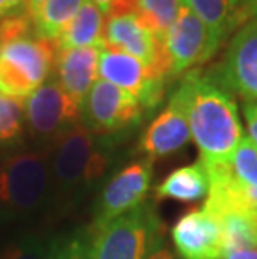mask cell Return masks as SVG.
I'll return each instance as SVG.
<instances>
[{"instance_id": "obj_1", "label": "cell", "mask_w": 257, "mask_h": 259, "mask_svg": "<svg viewBox=\"0 0 257 259\" xmlns=\"http://www.w3.org/2000/svg\"><path fill=\"white\" fill-rule=\"evenodd\" d=\"M174 99L189 122L202 162H226L244 139L237 102L226 87L194 69L184 75Z\"/></svg>"}, {"instance_id": "obj_2", "label": "cell", "mask_w": 257, "mask_h": 259, "mask_svg": "<svg viewBox=\"0 0 257 259\" xmlns=\"http://www.w3.org/2000/svg\"><path fill=\"white\" fill-rule=\"evenodd\" d=\"M122 137L99 136L77 125L50 146L54 191L65 202L79 201L106 178Z\"/></svg>"}, {"instance_id": "obj_3", "label": "cell", "mask_w": 257, "mask_h": 259, "mask_svg": "<svg viewBox=\"0 0 257 259\" xmlns=\"http://www.w3.org/2000/svg\"><path fill=\"white\" fill-rule=\"evenodd\" d=\"M50 152H14L0 159V219H29L52 204Z\"/></svg>"}, {"instance_id": "obj_4", "label": "cell", "mask_w": 257, "mask_h": 259, "mask_svg": "<svg viewBox=\"0 0 257 259\" xmlns=\"http://www.w3.org/2000/svg\"><path fill=\"white\" fill-rule=\"evenodd\" d=\"M57 46L35 34L0 44V94L25 101L50 79Z\"/></svg>"}, {"instance_id": "obj_5", "label": "cell", "mask_w": 257, "mask_h": 259, "mask_svg": "<svg viewBox=\"0 0 257 259\" xmlns=\"http://www.w3.org/2000/svg\"><path fill=\"white\" fill-rule=\"evenodd\" d=\"M161 231L156 207L145 201L102 228L90 229V259H145Z\"/></svg>"}, {"instance_id": "obj_6", "label": "cell", "mask_w": 257, "mask_h": 259, "mask_svg": "<svg viewBox=\"0 0 257 259\" xmlns=\"http://www.w3.org/2000/svg\"><path fill=\"white\" fill-rule=\"evenodd\" d=\"M80 124V106L57 79L50 77L25 99V129L37 144L52 146Z\"/></svg>"}, {"instance_id": "obj_7", "label": "cell", "mask_w": 257, "mask_h": 259, "mask_svg": "<svg viewBox=\"0 0 257 259\" xmlns=\"http://www.w3.org/2000/svg\"><path fill=\"white\" fill-rule=\"evenodd\" d=\"M144 109L129 92L99 79L80 106L82 125L99 136L124 137L137 127Z\"/></svg>"}, {"instance_id": "obj_8", "label": "cell", "mask_w": 257, "mask_h": 259, "mask_svg": "<svg viewBox=\"0 0 257 259\" xmlns=\"http://www.w3.org/2000/svg\"><path fill=\"white\" fill-rule=\"evenodd\" d=\"M221 42L217 40L189 7L179 10L177 19L164 35V51L169 62V75L187 74L214 57Z\"/></svg>"}, {"instance_id": "obj_9", "label": "cell", "mask_w": 257, "mask_h": 259, "mask_svg": "<svg viewBox=\"0 0 257 259\" xmlns=\"http://www.w3.org/2000/svg\"><path fill=\"white\" fill-rule=\"evenodd\" d=\"M99 77L119 87L139 101L142 109L154 111L166 96L167 77L159 75L144 62L114 47H102L99 57Z\"/></svg>"}, {"instance_id": "obj_10", "label": "cell", "mask_w": 257, "mask_h": 259, "mask_svg": "<svg viewBox=\"0 0 257 259\" xmlns=\"http://www.w3.org/2000/svg\"><path fill=\"white\" fill-rule=\"evenodd\" d=\"M154 178V161L142 157L122 167L107 181L97 197L94 223L90 229H99L122 214L130 212L145 202Z\"/></svg>"}, {"instance_id": "obj_11", "label": "cell", "mask_w": 257, "mask_h": 259, "mask_svg": "<svg viewBox=\"0 0 257 259\" xmlns=\"http://www.w3.org/2000/svg\"><path fill=\"white\" fill-rule=\"evenodd\" d=\"M209 74L245 102H257V19L239 27L222 60Z\"/></svg>"}, {"instance_id": "obj_12", "label": "cell", "mask_w": 257, "mask_h": 259, "mask_svg": "<svg viewBox=\"0 0 257 259\" xmlns=\"http://www.w3.org/2000/svg\"><path fill=\"white\" fill-rule=\"evenodd\" d=\"M106 46L139 59L159 75L171 79L169 62L164 51V38L154 34L137 14L106 17Z\"/></svg>"}, {"instance_id": "obj_13", "label": "cell", "mask_w": 257, "mask_h": 259, "mask_svg": "<svg viewBox=\"0 0 257 259\" xmlns=\"http://www.w3.org/2000/svg\"><path fill=\"white\" fill-rule=\"evenodd\" d=\"M171 239L180 259H221L224 256L221 223L204 207L185 212L172 226Z\"/></svg>"}, {"instance_id": "obj_14", "label": "cell", "mask_w": 257, "mask_h": 259, "mask_svg": "<svg viewBox=\"0 0 257 259\" xmlns=\"http://www.w3.org/2000/svg\"><path fill=\"white\" fill-rule=\"evenodd\" d=\"M192 139L189 122L179 104L169 99L166 109L157 115L139 139V151L152 161L179 152Z\"/></svg>"}, {"instance_id": "obj_15", "label": "cell", "mask_w": 257, "mask_h": 259, "mask_svg": "<svg viewBox=\"0 0 257 259\" xmlns=\"http://www.w3.org/2000/svg\"><path fill=\"white\" fill-rule=\"evenodd\" d=\"M99 47L65 49L57 52L56 79L79 106L99 80Z\"/></svg>"}, {"instance_id": "obj_16", "label": "cell", "mask_w": 257, "mask_h": 259, "mask_svg": "<svg viewBox=\"0 0 257 259\" xmlns=\"http://www.w3.org/2000/svg\"><path fill=\"white\" fill-rule=\"evenodd\" d=\"M209 174L205 164L195 161L189 166L172 170L161 184L156 187V199H174L179 202H197L209 194Z\"/></svg>"}, {"instance_id": "obj_17", "label": "cell", "mask_w": 257, "mask_h": 259, "mask_svg": "<svg viewBox=\"0 0 257 259\" xmlns=\"http://www.w3.org/2000/svg\"><path fill=\"white\" fill-rule=\"evenodd\" d=\"M106 15L90 0H85L64 34L56 40L57 51L82 47H106Z\"/></svg>"}, {"instance_id": "obj_18", "label": "cell", "mask_w": 257, "mask_h": 259, "mask_svg": "<svg viewBox=\"0 0 257 259\" xmlns=\"http://www.w3.org/2000/svg\"><path fill=\"white\" fill-rule=\"evenodd\" d=\"M204 22L219 42H224L236 30V14L239 0H180Z\"/></svg>"}, {"instance_id": "obj_19", "label": "cell", "mask_w": 257, "mask_h": 259, "mask_svg": "<svg viewBox=\"0 0 257 259\" xmlns=\"http://www.w3.org/2000/svg\"><path fill=\"white\" fill-rule=\"evenodd\" d=\"M84 2L85 0H45L32 19L35 35L56 42L74 20Z\"/></svg>"}, {"instance_id": "obj_20", "label": "cell", "mask_w": 257, "mask_h": 259, "mask_svg": "<svg viewBox=\"0 0 257 259\" xmlns=\"http://www.w3.org/2000/svg\"><path fill=\"white\" fill-rule=\"evenodd\" d=\"M222 229L224 254L234 249L257 247V214L231 211L217 216Z\"/></svg>"}, {"instance_id": "obj_21", "label": "cell", "mask_w": 257, "mask_h": 259, "mask_svg": "<svg viewBox=\"0 0 257 259\" xmlns=\"http://www.w3.org/2000/svg\"><path fill=\"white\" fill-rule=\"evenodd\" d=\"M180 7V0H137L135 14L154 34L164 38L169 27L177 19Z\"/></svg>"}, {"instance_id": "obj_22", "label": "cell", "mask_w": 257, "mask_h": 259, "mask_svg": "<svg viewBox=\"0 0 257 259\" xmlns=\"http://www.w3.org/2000/svg\"><path fill=\"white\" fill-rule=\"evenodd\" d=\"M25 131V101L0 94V147H12Z\"/></svg>"}, {"instance_id": "obj_23", "label": "cell", "mask_w": 257, "mask_h": 259, "mask_svg": "<svg viewBox=\"0 0 257 259\" xmlns=\"http://www.w3.org/2000/svg\"><path fill=\"white\" fill-rule=\"evenodd\" d=\"M54 236L22 234L10 241L0 252V259H50Z\"/></svg>"}, {"instance_id": "obj_24", "label": "cell", "mask_w": 257, "mask_h": 259, "mask_svg": "<svg viewBox=\"0 0 257 259\" xmlns=\"http://www.w3.org/2000/svg\"><path fill=\"white\" fill-rule=\"evenodd\" d=\"M227 170L239 183L257 189V147L247 136H244L227 161Z\"/></svg>"}, {"instance_id": "obj_25", "label": "cell", "mask_w": 257, "mask_h": 259, "mask_svg": "<svg viewBox=\"0 0 257 259\" xmlns=\"http://www.w3.org/2000/svg\"><path fill=\"white\" fill-rule=\"evenodd\" d=\"M50 259H90V229L54 236Z\"/></svg>"}, {"instance_id": "obj_26", "label": "cell", "mask_w": 257, "mask_h": 259, "mask_svg": "<svg viewBox=\"0 0 257 259\" xmlns=\"http://www.w3.org/2000/svg\"><path fill=\"white\" fill-rule=\"evenodd\" d=\"M35 34L34 22L29 12H20L0 19V44Z\"/></svg>"}, {"instance_id": "obj_27", "label": "cell", "mask_w": 257, "mask_h": 259, "mask_svg": "<svg viewBox=\"0 0 257 259\" xmlns=\"http://www.w3.org/2000/svg\"><path fill=\"white\" fill-rule=\"evenodd\" d=\"M145 259H180V257H179L177 252L167 244V239H166V236H164V231H161V233L156 236L154 242H152V246H150L149 252H147Z\"/></svg>"}, {"instance_id": "obj_28", "label": "cell", "mask_w": 257, "mask_h": 259, "mask_svg": "<svg viewBox=\"0 0 257 259\" xmlns=\"http://www.w3.org/2000/svg\"><path fill=\"white\" fill-rule=\"evenodd\" d=\"M257 17V0H239L236 14V29Z\"/></svg>"}, {"instance_id": "obj_29", "label": "cell", "mask_w": 257, "mask_h": 259, "mask_svg": "<svg viewBox=\"0 0 257 259\" xmlns=\"http://www.w3.org/2000/svg\"><path fill=\"white\" fill-rule=\"evenodd\" d=\"M244 115H245V120H247L249 139L252 141L254 146L257 147V112L250 102L244 104Z\"/></svg>"}, {"instance_id": "obj_30", "label": "cell", "mask_w": 257, "mask_h": 259, "mask_svg": "<svg viewBox=\"0 0 257 259\" xmlns=\"http://www.w3.org/2000/svg\"><path fill=\"white\" fill-rule=\"evenodd\" d=\"M20 12H27L25 0H0V19Z\"/></svg>"}, {"instance_id": "obj_31", "label": "cell", "mask_w": 257, "mask_h": 259, "mask_svg": "<svg viewBox=\"0 0 257 259\" xmlns=\"http://www.w3.org/2000/svg\"><path fill=\"white\" fill-rule=\"evenodd\" d=\"M221 259H257V247H244L226 252Z\"/></svg>"}, {"instance_id": "obj_32", "label": "cell", "mask_w": 257, "mask_h": 259, "mask_svg": "<svg viewBox=\"0 0 257 259\" xmlns=\"http://www.w3.org/2000/svg\"><path fill=\"white\" fill-rule=\"evenodd\" d=\"M45 4V0H25V7H27V12L32 19L35 17V14L39 12L42 5Z\"/></svg>"}, {"instance_id": "obj_33", "label": "cell", "mask_w": 257, "mask_h": 259, "mask_svg": "<svg viewBox=\"0 0 257 259\" xmlns=\"http://www.w3.org/2000/svg\"><path fill=\"white\" fill-rule=\"evenodd\" d=\"M92 4L95 5V7H99L100 9V12L106 15L107 14V10H109V5L112 4V0H90Z\"/></svg>"}, {"instance_id": "obj_34", "label": "cell", "mask_w": 257, "mask_h": 259, "mask_svg": "<svg viewBox=\"0 0 257 259\" xmlns=\"http://www.w3.org/2000/svg\"><path fill=\"white\" fill-rule=\"evenodd\" d=\"M250 104H252V107L255 109V112H257V102H250Z\"/></svg>"}, {"instance_id": "obj_35", "label": "cell", "mask_w": 257, "mask_h": 259, "mask_svg": "<svg viewBox=\"0 0 257 259\" xmlns=\"http://www.w3.org/2000/svg\"><path fill=\"white\" fill-rule=\"evenodd\" d=\"M255 19H257V17H255Z\"/></svg>"}]
</instances>
